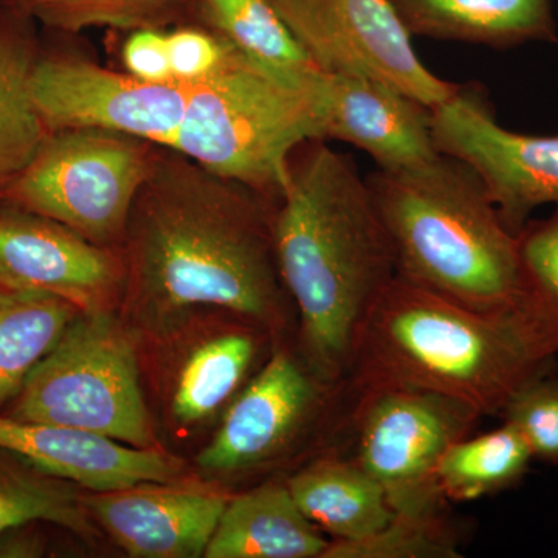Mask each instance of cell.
<instances>
[{"instance_id":"obj_1","label":"cell","mask_w":558,"mask_h":558,"mask_svg":"<svg viewBox=\"0 0 558 558\" xmlns=\"http://www.w3.org/2000/svg\"><path fill=\"white\" fill-rule=\"evenodd\" d=\"M274 211V202L255 190L160 148L121 245L123 304L132 323L168 336L191 312L219 307L281 341L288 292L275 253Z\"/></svg>"},{"instance_id":"obj_2","label":"cell","mask_w":558,"mask_h":558,"mask_svg":"<svg viewBox=\"0 0 558 558\" xmlns=\"http://www.w3.org/2000/svg\"><path fill=\"white\" fill-rule=\"evenodd\" d=\"M279 275L300 319V354L348 381L360 326L398 275L395 250L355 161L326 140L301 145L275 204Z\"/></svg>"},{"instance_id":"obj_3","label":"cell","mask_w":558,"mask_h":558,"mask_svg":"<svg viewBox=\"0 0 558 558\" xmlns=\"http://www.w3.org/2000/svg\"><path fill=\"white\" fill-rule=\"evenodd\" d=\"M556 359L519 311L481 314L396 275L360 326L348 384L435 392L501 416Z\"/></svg>"},{"instance_id":"obj_4","label":"cell","mask_w":558,"mask_h":558,"mask_svg":"<svg viewBox=\"0 0 558 558\" xmlns=\"http://www.w3.org/2000/svg\"><path fill=\"white\" fill-rule=\"evenodd\" d=\"M366 182L399 277L481 314L519 310V241L472 167L439 154Z\"/></svg>"},{"instance_id":"obj_5","label":"cell","mask_w":558,"mask_h":558,"mask_svg":"<svg viewBox=\"0 0 558 558\" xmlns=\"http://www.w3.org/2000/svg\"><path fill=\"white\" fill-rule=\"evenodd\" d=\"M325 78L281 75L233 50L215 75L189 86L174 150L277 204L292 154L325 140Z\"/></svg>"},{"instance_id":"obj_6","label":"cell","mask_w":558,"mask_h":558,"mask_svg":"<svg viewBox=\"0 0 558 558\" xmlns=\"http://www.w3.org/2000/svg\"><path fill=\"white\" fill-rule=\"evenodd\" d=\"M9 416L154 449L137 352L110 311L81 312L13 399Z\"/></svg>"},{"instance_id":"obj_7","label":"cell","mask_w":558,"mask_h":558,"mask_svg":"<svg viewBox=\"0 0 558 558\" xmlns=\"http://www.w3.org/2000/svg\"><path fill=\"white\" fill-rule=\"evenodd\" d=\"M160 148L120 132H49L5 194L16 207L116 250L123 245L132 205Z\"/></svg>"},{"instance_id":"obj_8","label":"cell","mask_w":558,"mask_h":558,"mask_svg":"<svg viewBox=\"0 0 558 558\" xmlns=\"http://www.w3.org/2000/svg\"><path fill=\"white\" fill-rule=\"evenodd\" d=\"M480 418L478 411L435 392L352 391L351 458L380 484L395 513L440 512L449 505L436 483L440 458L472 435Z\"/></svg>"},{"instance_id":"obj_9","label":"cell","mask_w":558,"mask_h":558,"mask_svg":"<svg viewBox=\"0 0 558 558\" xmlns=\"http://www.w3.org/2000/svg\"><path fill=\"white\" fill-rule=\"evenodd\" d=\"M282 20L322 72L377 80L429 109L458 84L418 60L413 35L391 0H274Z\"/></svg>"},{"instance_id":"obj_10","label":"cell","mask_w":558,"mask_h":558,"mask_svg":"<svg viewBox=\"0 0 558 558\" xmlns=\"http://www.w3.org/2000/svg\"><path fill=\"white\" fill-rule=\"evenodd\" d=\"M440 154L468 163L483 180L502 222L513 234L535 209L558 207V135H529L498 123L484 90L468 84L432 109Z\"/></svg>"},{"instance_id":"obj_11","label":"cell","mask_w":558,"mask_h":558,"mask_svg":"<svg viewBox=\"0 0 558 558\" xmlns=\"http://www.w3.org/2000/svg\"><path fill=\"white\" fill-rule=\"evenodd\" d=\"M31 90L49 132H120L167 149H174L189 100L183 84L146 83L73 57L36 61Z\"/></svg>"},{"instance_id":"obj_12","label":"cell","mask_w":558,"mask_h":558,"mask_svg":"<svg viewBox=\"0 0 558 558\" xmlns=\"http://www.w3.org/2000/svg\"><path fill=\"white\" fill-rule=\"evenodd\" d=\"M349 389L311 368L286 344L274 352L223 416L211 442L201 451L199 468L220 475L248 472L284 457L329 403Z\"/></svg>"},{"instance_id":"obj_13","label":"cell","mask_w":558,"mask_h":558,"mask_svg":"<svg viewBox=\"0 0 558 558\" xmlns=\"http://www.w3.org/2000/svg\"><path fill=\"white\" fill-rule=\"evenodd\" d=\"M124 279L116 250L27 209H0V289L49 293L81 312H102L123 301Z\"/></svg>"},{"instance_id":"obj_14","label":"cell","mask_w":558,"mask_h":558,"mask_svg":"<svg viewBox=\"0 0 558 558\" xmlns=\"http://www.w3.org/2000/svg\"><path fill=\"white\" fill-rule=\"evenodd\" d=\"M92 520L135 558L204 557L229 498L215 490L140 484L84 497Z\"/></svg>"},{"instance_id":"obj_15","label":"cell","mask_w":558,"mask_h":558,"mask_svg":"<svg viewBox=\"0 0 558 558\" xmlns=\"http://www.w3.org/2000/svg\"><path fill=\"white\" fill-rule=\"evenodd\" d=\"M325 140L362 149L377 170L403 171L439 156L432 109L388 84L366 76L325 78Z\"/></svg>"},{"instance_id":"obj_16","label":"cell","mask_w":558,"mask_h":558,"mask_svg":"<svg viewBox=\"0 0 558 558\" xmlns=\"http://www.w3.org/2000/svg\"><path fill=\"white\" fill-rule=\"evenodd\" d=\"M0 449L92 492L171 483L180 465L156 449H137L86 429L0 416Z\"/></svg>"},{"instance_id":"obj_17","label":"cell","mask_w":558,"mask_h":558,"mask_svg":"<svg viewBox=\"0 0 558 558\" xmlns=\"http://www.w3.org/2000/svg\"><path fill=\"white\" fill-rule=\"evenodd\" d=\"M413 36L508 50L556 44L553 0H391Z\"/></svg>"},{"instance_id":"obj_18","label":"cell","mask_w":558,"mask_h":558,"mask_svg":"<svg viewBox=\"0 0 558 558\" xmlns=\"http://www.w3.org/2000/svg\"><path fill=\"white\" fill-rule=\"evenodd\" d=\"M329 545L288 484L270 481L229 499L204 557L325 558Z\"/></svg>"},{"instance_id":"obj_19","label":"cell","mask_w":558,"mask_h":558,"mask_svg":"<svg viewBox=\"0 0 558 558\" xmlns=\"http://www.w3.org/2000/svg\"><path fill=\"white\" fill-rule=\"evenodd\" d=\"M286 484L301 512L330 542L371 537L395 515L384 488L351 457L315 459Z\"/></svg>"},{"instance_id":"obj_20","label":"cell","mask_w":558,"mask_h":558,"mask_svg":"<svg viewBox=\"0 0 558 558\" xmlns=\"http://www.w3.org/2000/svg\"><path fill=\"white\" fill-rule=\"evenodd\" d=\"M196 3L205 27L260 68L304 80L325 73L290 31L274 0H196Z\"/></svg>"},{"instance_id":"obj_21","label":"cell","mask_w":558,"mask_h":558,"mask_svg":"<svg viewBox=\"0 0 558 558\" xmlns=\"http://www.w3.org/2000/svg\"><path fill=\"white\" fill-rule=\"evenodd\" d=\"M266 339L274 337L250 323L245 328L211 337L194 349L180 369L172 395V414L180 424L204 421L229 402Z\"/></svg>"},{"instance_id":"obj_22","label":"cell","mask_w":558,"mask_h":558,"mask_svg":"<svg viewBox=\"0 0 558 558\" xmlns=\"http://www.w3.org/2000/svg\"><path fill=\"white\" fill-rule=\"evenodd\" d=\"M78 314V307L49 293L0 289V409L20 395Z\"/></svg>"},{"instance_id":"obj_23","label":"cell","mask_w":558,"mask_h":558,"mask_svg":"<svg viewBox=\"0 0 558 558\" xmlns=\"http://www.w3.org/2000/svg\"><path fill=\"white\" fill-rule=\"evenodd\" d=\"M534 461L519 429L502 421L483 435L459 439L440 458L436 483L447 502H469L519 486Z\"/></svg>"},{"instance_id":"obj_24","label":"cell","mask_w":558,"mask_h":558,"mask_svg":"<svg viewBox=\"0 0 558 558\" xmlns=\"http://www.w3.org/2000/svg\"><path fill=\"white\" fill-rule=\"evenodd\" d=\"M36 521L58 524L81 537L95 534L92 517L73 483L0 449V534Z\"/></svg>"},{"instance_id":"obj_25","label":"cell","mask_w":558,"mask_h":558,"mask_svg":"<svg viewBox=\"0 0 558 558\" xmlns=\"http://www.w3.org/2000/svg\"><path fill=\"white\" fill-rule=\"evenodd\" d=\"M28 51L0 35V190L31 165L49 131L33 102Z\"/></svg>"},{"instance_id":"obj_26","label":"cell","mask_w":558,"mask_h":558,"mask_svg":"<svg viewBox=\"0 0 558 558\" xmlns=\"http://www.w3.org/2000/svg\"><path fill=\"white\" fill-rule=\"evenodd\" d=\"M517 241L521 278L517 311L558 355V207L548 218L529 220Z\"/></svg>"},{"instance_id":"obj_27","label":"cell","mask_w":558,"mask_h":558,"mask_svg":"<svg viewBox=\"0 0 558 558\" xmlns=\"http://www.w3.org/2000/svg\"><path fill=\"white\" fill-rule=\"evenodd\" d=\"M461 537L447 510L395 513L384 529L359 542H330L325 558H459Z\"/></svg>"},{"instance_id":"obj_28","label":"cell","mask_w":558,"mask_h":558,"mask_svg":"<svg viewBox=\"0 0 558 558\" xmlns=\"http://www.w3.org/2000/svg\"><path fill=\"white\" fill-rule=\"evenodd\" d=\"M51 27L80 32L90 27L140 31L159 28L185 0H22Z\"/></svg>"},{"instance_id":"obj_29","label":"cell","mask_w":558,"mask_h":558,"mask_svg":"<svg viewBox=\"0 0 558 558\" xmlns=\"http://www.w3.org/2000/svg\"><path fill=\"white\" fill-rule=\"evenodd\" d=\"M519 429L534 461L558 468V376L550 373L521 389L501 414Z\"/></svg>"},{"instance_id":"obj_30","label":"cell","mask_w":558,"mask_h":558,"mask_svg":"<svg viewBox=\"0 0 558 558\" xmlns=\"http://www.w3.org/2000/svg\"><path fill=\"white\" fill-rule=\"evenodd\" d=\"M172 78L183 86L215 75L229 61L231 47L208 28L182 27L168 33Z\"/></svg>"},{"instance_id":"obj_31","label":"cell","mask_w":558,"mask_h":558,"mask_svg":"<svg viewBox=\"0 0 558 558\" xmlns=\"http://www.w3.org/2000/svg\"><path fill=\"white\" fill-rule=\"evenodd\" d=\"M124 69L146 83H175L172 78L168 33L160 28H140L131 33L121 50Z\"/></svg>"},{"instance_id":"obj_32","label":"cell","mask_w":558,"mask_h":558,"mask_svg":"<svg viewBox=\"0 0 558 558\" xmlns=\"http://www.w3.org/2000/svg\"><path fill=\"white\" fill-rule=\"evenodd\" d=\"M44 554L46 545L31 527H13L0 534V558H33Z\"/></svg>"}]
</instances>
